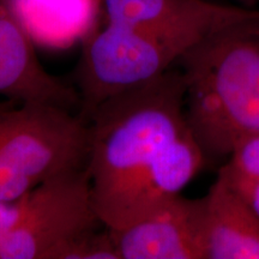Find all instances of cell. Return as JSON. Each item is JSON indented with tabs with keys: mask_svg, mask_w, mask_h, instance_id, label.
Here are the masks:
<instances>
[{
	"mask_svg": "<svg viewBox=\"0 0 259 259\" xmlns=\"http://www.w3.org/2000/svg\"><path fill=\"white\" fill-rule=\"evenodd\" d=\"M179 67L106 100L88 116L87 170L97 215L108 228L137 221L180 194L206 167L185 115Z\"/></svg>",
	"mask_w": 259,
	"mask_h": 259,
	"instance_id": "cell-1",
	"label": "cell"
},
{
	"mask_svg": "<svg viewBox=\"0 0 259 259\" xmlns=\"http://www.w3.org/2000/svg\"><path fill=\"white\" fill-rule=\"evenodd\" d=\"M176 65L191 134L206 167H221L241 141L259 135V22L212 32Z\"/></svg>",
	"mask_w": 259,
	"mask_h": 259,
	"instance_id": "cell-2",
	"label": "cell"
},
{
	"mask_svg": "<svg viewBox=\"0 0 259 259\" xmlns=\"http://www.w3.org/2000/svg\"><path fill=\"white\" fill-rule=\"evenodd\" d=\"M88 148L89 126L78 113L51 103L0 105V199L85 168Z\"/></svg>",
	"mask_w": 259,
	"mask_h": 259,
	"instance_id": "cell-3",
	"label": "cell"
},
{
	"mask_svg": "<svg viewBox=\"0 0 259 259\" xmlns=\"http://www.w3.org/2000/svg\"><path fill=\"white\" fill-rule=\"evenodd\" d=\"M76 80L84 120L106 100L157 78L189 50L153 32L109 23L82 44Z\"/></svg>",
	"mask_w": 259,
	"mask_h": 259,
	"instance_id": "cell-4",
	"label": "cell"
},
{
	"mask_svg": "<svg viewBox=\"0 0 259 259\" xmlns=\"http://www.w3.org/2000/svg\"><path fill=\"white\" fill-rule=\"evenodd\" d=\"M102 227L87 167L67 171L28 194L22 219L0 242V259H64L71 246Z\"/></svg>",
	"mask_w": 259,
	"mask_h": 259,
	"instance_id": "cell-5",
	"label": "cell"
},
{
	"mask_svg": "<svg viewBox=\"0 0 259 259\" xmlns=\"http://www.w3.org/2000/svg\"><path fill=\"white\" fill-rule=\"evenodd\" d=\"M105 22L139 29L190 48L212 32L258 23L259 10L208 0H101Z\"/></svg>",
	"mask_w": 259,
	"mask_h": 259,
	"instance_id": "cell-6",
	"label": "cell"
},
{
	"mask_svg": "<svg viewBox=\"0 0 259 259\" xmlns=\"http://www.w3.org/2000/svg\"><path fill=\"white\" fill-rule=\"evenodd\" d=\"M203 197L181 194L137 221L111 229L121 259H202Z\"/></svg>",
	"mask_w": 259,
	"mask_h": 259,
	"instance_id": "cell-7",
	"label": "cell"
},
{
	"mask_svg": "<svg viewBox=\"0 0 259 259\" xmlns=\"http://www.w3.org/2000/svg\"><path fill=\"white\" fill-rule=\"evenodd\" d=\"M35 47L8 2L0 0V95L16 103L79 107L77 89L47 72Z\"/></svg>",
	"mask_w": 259,
	"mask_h": 259,
	"instance_id": "cell-8",
	"label": "cell"
},
{
	"mask_svg": "<svg viewBox=\"0 0 259 259\" xmlns=\"http://www.w3.org/2000/svg\"><path fill=\"white\" fill-rule=\"evenodd\" d=\"M203 205L202 259H259V215L222 174Z\"/></svg>",
	"mask_w": 259,
	"mask_h": 259,
	"instance_id": "cell-9",
	"label": "cell"
},
{
	"mask_svg": "<svg viewBox=\"0 0 259 259\" xmlns=\"http://www.w3.org/2000/svg\"><path fill=\"white\" fill-rule=\"evenodd\" d=\"M35 46L66 50L100 27L101 0H6Z\"/></svg>",
	"mask_w": 259,
	"mask_h": 259,
	"instance_id": "cell-10",
	"label": "cell"
},
{
	"mask_svg": "<svg viewBox=\"0 0 259 259\" xmlns=\"http://www.w3.org/2000/svg\"><path fill=\"white\" fill-rule=\"evenodd\" d=\"M64 259H121L118 248L108 227L94 231L76 244H73L66 252Z\"/></svg>",
	"mask_w": 259,
	"mask_h": 259,
	"instance_id": "cell-11",
	"label": "cell"
},
{
	"mask_svg": "<svg viewBox=\"0 0 259 259\" xmlns=\"http://www.w3.org/2000/svg\"><path fill=\"white\" fill-rule=\"evenodd\" d=\"M222 167L234 176L259 180V135L241 141Z\"/></svg>",
	"mask_w": 259,
	"mask_h": 259,
	"instance_id": "cell-12",
	"label": "cell"
},
{
	"mask_svg": "<svg viewBox=\"0 0 259 259\" xmlns=\"http://www.w3.org/2000/svg\"><path fill=\"white\" fill-rule=\"evenodd\" d=\"M28 194L18 199H0V242L4 240L5 236L17 226L19 220L22 219L25 204H27Z\"/></svg>",
	"mask_w": 259,
	"mask_h": 259,
	"instance_id": "cell-13",
	"label": "cell"
},
{
	"mask_svg": "<svg viewBox=\"0 0 259 259\" xmlns=\"http://www.w3.org/2000/svg\"><path fill=\"white\" fill-rule=\"evenodd\" d=\"M218 173L222 174L231 185L241 194L253 210L259 215V180H250L234 176L222 166L219 167Z\"/></svg>",
	"mask_w": 259,
	"mask_h": 259,
	"instance_id": "cell-14",
	"label": "cell"
},
{
	"mask_svg": "<svg viewBox=\"0 0 259 259\" xmlns=\"http://www.w3.org/2000/svg\"><path fill=\"white\" fill-rule=\"evenodd\" d=\"M236 2L240 3L241 6H245V8L253 9V6L255 5V3H257V0H236Z\"/></svg>",
	"mask_w": 259,
	"mask_h": 259,
	"instance_id": "cell-15",
	"label": "cell"
}]
</instances>
